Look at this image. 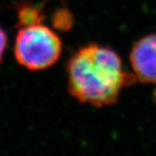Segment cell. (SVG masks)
<instances>
[{
    "instance_id": "cell-1",
    "label": "cell",
    "mask_w": 156,
    "mask_h": 156,
    "mask_svg": "<svg viewBox=\"0 0 156 156\" xmlns=\"http://www.w3.org/2000/svg\"><path fill=\"white\" fill-rule=\"evenodd\" d=\"M68 90L81 103L95 106L116 103L123 87L136 80L116 51L98 43L78 49L67 63Z\"/></svg>"
},
{
    "instance_id": "cell-2",
    "label": "cell",
    "mask_w": 156,
    "mask_h": 156,
    "mask_svg": "<svg viewBox=\"0 0 156 156\" xmlns=\"http://www.w3.org/2000/svg\"><path fill=\"white\" fill-rule=\"evenodd\" d=\"M61 51L60 38L42 24L20 27L15 38V59L29 71H41L53 66L60 58Z\"/></svg>"
},
{
    "instance_id": "cell-3",
    "label": "cell",
    "mask_w": 156,
    "mask_h": 156,
    "mask_svg": "<svg viewBox=\"0 0 156 156\" xmlns=\"http://www.w3.org/2000/svg\"><path fill=\"white\" fill-rule=\"evenodd\" d=\"M130 63L136 80L156 84V33L144 36L133 44Z\"/></svg>"
},
{
    "instance_id": "cell-4",
    "label": "cell",
    "mask_w": 156,
    "mask_h": 156,
    "mask_svg": "<svg viewBox=\"0 0 156 156\" xmlns=\"http://www.w3.org/2000/svg\"><path fill=\"white\" fill-rule=\"evenodd\" d=\"M16 12L19 27L42 24L44 20V12L41 6L30 2H19L16 6Z\"/></svg>"
},
{
    "instance_id": "cell-5",
    "label": "cell",
    "mask_w": 156,
    "mask_h": 156,
    "mask_svg": "<svg viewBox=\"0 0 156 156\" xmlns=\"http://www.w3.org/2000/svg\"><path fill=\"white\" fill-rule=\"evenodd\" d=\"M52 25L60 31H68L73 26V17L69 9L61 8L53 13Z\"/></svg>"
},
{
    "instance_id": "cell-6",
    "label": "cell",
    "mask_w": 156,
    "mask_h": 156,
    "mask_svg": "<svg viewBox=\"0 0 156 156\" xmlns=\"http://www.w3.org/2000/svg\"><path fill=\"white\" fill-rule=\"evenodd\" d=\"M7 45H8L7 34L4 31V29L0 27V63H1L3 60V57H4V54L7 49Z\"/></svg>"
}]
</instances>
